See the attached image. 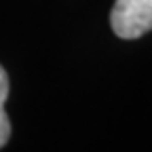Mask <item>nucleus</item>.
Segmentation results:
<instances>
[{"label":"nucleus","mask_w":152,"mask_h":152,"mask_svg":"<svg viewBox=\"0 0 152 152\" xmlns=\"http://www.w3.org/2000/svg\"><path fill=\"white\" fill-rule=\"evenodd\" d=\"M110 26L118 38L133 40L152 30V0H116Z\"/></svg>","instance_id":"obj_1"},{"label":"nucleus","mask_w":152,"mask_h":152,"mask_svg":"<svg viewBox=\"0 0 152 152\" xmlns=\"http://www.w3.org/2000/svg\"><path fill=\"white\" fill-rule=\"evenodd\" d=\"M9 97V76L0 66V148H4L11 137V121L4 112V102Z\"/></svg>","instance_id":"obj_2"}]
</instances>
